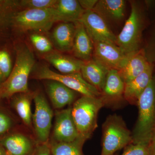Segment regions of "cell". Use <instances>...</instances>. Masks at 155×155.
I'll list each match as a JSON object with an SVG mask.
<instances>
[{
	"mask_svg": "<svg viewBox=\"0 0 155 155\" xmlns=\"http://www.w3.org/2000/svg\"><path fill=\"white\" fill-rule=\"evenodd\" d=\"M35 64L33 53L26 45L17 50L16 61L9 77L0 87V96L9 98L17 94L28 92V79Z\"/></svg>",
	"mask_w": 155,
	"mask_h": 155,
	"instance_id": "6da1fadb",
	"label": "cell"
},
{
	"mask_svg": "<svg viewBox=\"0 0 155 155\" xmlns=\"http://www.w3.org/2000/svg\"><path fill=\"white\" fill-rule=\"evenodd\" d=\"M104 106L101 97L82 96L74 102L72 115L78 137L86 141L97 127V116Z\"/></svg>",
	"mask_w": 155,
	"mask_h": 155,
	"instance_id": "7a4b0ae2",
	"label": "cell"
},
{
	"mask_svg": "<svg viewBox=\"0 0 155 155\" xmlns=\"http://www.w3.org/2000/svg\"><path fill=\"white\" fill-rule=\"evenodd\" d=\"M138 117L132 134L133 143L150 142L155 131V79L140 95L137 101Z\"/></svg>",
	"mask_w": 155,
	"mask_h": 155,
	"instance_id": "3957f363",
	"label": "cell"
},
{
	"mask_svg": "<svg viewBox=\"0 0 155 155\" xmlns=\"http://www.w3.org/2000/svg\"><path fill=\"white\" fill-rule=\"evenodd\" d=\"M101 155H114L133 142L132 134L121 116L116 114L107 117L102 125Z\"/></svg>",
	"mask_w": 155,
	"mask_h": 155,
	"instance_id": "277c9868",
	"label": "cell"
},
{
	"mask_svg": "<svg viewBox=\"0 0 155 155\" xmlns=\"http://www.w3.org/2000/svg\"><path fill=\"white\" fill-rule=\"evenodd\" d=\"M57 22L56 9H24L14 14L11 25L19 32L47 31Z\"/></svg>",
	"mask_w": 155,
	"mask_h": 155,
	"instance_id": "5b68a950",
	"label": "cell"
},
{
	"mask_svg": "<svg viewBox=\"0 0 155 155\" xmlns=\"http://www.w3.org/2000/svg\"><path fill=\"white\" fill-rule=\"evenodd\" d=\"M130 13L122 30L116 36V45L125 54L140 51L143 21L141 14L135 2H130Z\"/></svg>",
	"mask_w": 155,
	"mask_h": 155,
	"instance_id": "8992f818",
	"label": "cell"
},
{
	"mask_svg": "<svg viewBox=\"0 0 155 155\" xmlns=\"http://www.w3.org/2000/svg\"><path fill=\"white\" fill-rule=\"evenodd\" d=\"M33 78L38 80L55 81L64 84L82 96L101 97V93L84 79L80 72L72 74H59L45 65L39 66L34 73Z\"/></svg>",
	"mask_w": 155,
	"mask_h": 155,
	"instance_id": "52a82bcc",
	"label": "cell"
},
{
	"mask_svg": "<svg viewBox=\"0 0 155 155\" xmlns=\"http://www.w3.org/2000/svg\"><path fill=\"white\" fill-rule=\"evenodd\" d=\"M92 42L93 60L108 70L114 69L119 71L125 66L132 54H125L116 44L112 43L101 41Z\"/></svg>",
	"mask_w": 155,
	"mask_h": 155,
	"instance_id": "ba28073f",
	"label": "cell"
},
{
	"mask_svg": "<svg viewBox=\"0 0 155 155\" xmlns=\"http://www.w3.org/2000/svg\"><path fill=\"white\" fill-rule=\"evenodd\" d=\"M33 98L35 111L32 119L35 134L41 143H47L51 127L53 111L42 94H35Z\"/></svg>",
	"mask_w": 155,
	"mask_h": 155,
	"instance_id": "9c48e42d",
	"label": "cell"
},
{
	"mask_svg": "<svg viewBox=\"0 0 155 155\" xmlns=\"http://www.w3.org/2000/svg\"><path fill=\"white\" fill-rule=\"evenodd\" d=\"M79 22L84 26L92 41L109 42L116 45V36L108 23L92 10L84 11Z\"/></svg>",
	"mask_w": 155,
	"mask_h": 155,
	"instance_id": "30bf717a",
	"label": "cell"
},
{
	"mask_svg": "<svg viewBox=\"0 0 155 155\" xmlns=\"http://www.w3.org/2000/svg\"><path fill=\"white\" fill-rule=\"evenodd\" d=\"M53 137L54 140L60 142H72L78 138V132L72 118V108L56 112Z\"/></svg>",
	"mask_w": 155,
	"mask_h": 155,
	"instance_id": "8fae6325",
	"label": "cell"
},
{
	"mask_svg": "<svg viewBox=\"0 0 155 155\" xmlns=\"http://www.w3.org/2000/svg\"><path fill=\"white\" fill-rule=\"evenodd\" d=\"M125 83L118 70L110 69L108 71L104 85L101 92V98L104 106L116 104L124 98Z\"/></svg>",
	"mask_w": 155,
	"mask_h": 155,
	"instance_id": "7c38bea8",
	"label": "cell"
},
{
	"mask_svg": "<svg viewBox=\"0 0 155 155\" xmlns=\"http://www.w3.org/2000/svg\"><path fill=\"white\" fill-rule=\"evenodd\" d=\"M75 30L72 51L75 58L86 62L92 59L93 44L81 22L74 23Z\"/></svg>",
	"mask_w": 155,
	"mask_h": 155,
	"instance_id": "4fadbf2b",
	"label": "cell"
},
{
	"mask_svg": "<svg viewBox=\"0 0 155 155\" xmlns=\"http://www.w3.org/2000/svg\"><path fill=\"white\" fill-rule=\"evenodd\" d=\"M126 1L124 0H99L92 11L107 23L121 21L125 17Z\"/></svg>",
	"mask_w": 155,
	"mask_h": 155,
	"instance_id": "5bb4252c",
	"label": "cell"
},
{
	"mask_svg": "<svg viewBox=\"0 0 155 155\" xmlns=\"http://www.w3.org/2000/svg\"><path fill=\"white\" fill-rule=\"evenodd\" d=\"M151 65L141 74L125 83L124 98L130 104L137 105L139 98L149 85L153 78Z\"/></svg>",
	"mask_w": 155,
	"mask_h": 155,
	"instance_id": "9a60e30c",
	"label": "cell"
},
{
	"mask_svg": "<svg viewBox=\"0 0 155 155\" xmlns=\"http://www.w3.org/2000/svg\"><path fill=\"white\" fill-rule=\"evenodd\" d=\"M44 58L62 74H69L80 72L84 61L52 51L45 54Z\"/></svg>",
	"mask_w": 155,
	"mask_h": 155,
	"instance_id": "2e32d148",
	"label": "cell"
},
{
	"mask_svg": "<svg viewBox=\"0 0 155 155\" xmlns=\"http://www.w3.org/2000/svg\"><path fill=\"white\" fill-rule=\"evenodd\" d=\"M75 24L72 22L60 23L52 34L53 44L61 52L72 51L75 36Z\"/></svg>",
	"mask_w": 155,
	"mask_h": 155,
	"instance_id": "e0dca14e",
	"label": "cell"
},
{
	"mask_svg": "<svg viewBox=\"0 0 155 155\" xmlns=\"http://www.w3.org/2000/svg\"><path fill=\"white\" fill-rule=\"evenodd\" d=\"M49 81L47 90L54 108L61 109L74 102L76 97L75 91L58 81Z\"/></svg>",
	"mask_w": 155,
	"mask_h": 155,
	"instance_id": "ac0fdd59",
	"label": "cell"
},
{
	"mask_svg": "<svg viewBox=\"0 0 155 155\" xmlns=\"http://www.w3.org/2000/svg\"><path fill=\"white\" fill-rule=\"evenodd\" d=\"M151 65L143 51L140 50L132 54L125 66L118 71L125 83L140 75Z\"/></svg>",
	"mask_w": 155,
	"mask_h": 155,
	"instance_id": "d6986e66",
	"label": "cell"
},
{
	"mask_svg": "<svg viewBox=\"0 0 155 155\" xmlns=\"http://www.w3.org/2000/svg\"><path fill=\"white\" fill-rule=\"evenodd\" d=\"M109 70L92 59L90 61L84 62L80 72L87 82L101 93L104 85Z\"/></svg>",
	"mask_w": 155,
	"mask_h": 155,
	"instance_id": "ffe728a7",
	"label": "cell"
},
{
	"mask_svg": "<svg viewBox=\"0 0 155 155\" xmlns=\"http://www.w3.org/2000/svg\"><path fill=\"white\" fill-rule=\"evenodd\" d=\"M1 143L9 155H32L36 149L30 139L20 134L8 136Z\"/></svg>",
	"mask_w": 155,
	"mask_h": 155,
	"instance_id": "44dd1931",
	"label": "cell"
},
{
	"mask_svg": "<svg viewBox=\"0 0 155 155\" xmlns=\"http://www.w3.org/2000/svg\"><path fill=\"white\" fill-rule=\"evenodd\" d=\"M58 22H78L84 13V10L77 0H59L56 8Z\"/></svg>",
	"mask_w": 155,
	"mask_h": 155,
	"instance_id": "7402d4cb",
	"label": "cell"
},
{
	"mask_svg": "<svg viewBox=\"0 0 155 155\" xmlns=\"http://www.w3.org/2000/svg\"><path fill=\"white\" fill-rule=\"evenodd\" d=\"M34 94L29 92L20 93L14 98L13 104L22 122L26 126H31V100Z\"/></svg>",
	"mask_w": 155,
	"mask_h": 155,
	"instance_id": "603a6c76",
	"label": "cell"
},
{
	"mask_svg": "<svg viewBox=\"0 0 155 155\" xmlns=\"http://www.w3.org/2000/svg\"><path fill=\"white\" fill-rule=\"evenodd\" d=\"M85 141L78 138L72 142H60L54 140L50 145L52 155H84L82 148Z\"/></svg>",
	"mask_w": 155,
	"mask_h": 155,
	"instance_id": "cb8c5ba5",
	"label": "cell"
},
{
	"mask_svg": "<svg viewBox=\"0 0 155 155\" xmlns=\"http://www.w3.org/2000/svg\"><path fill=\"white\" fill-rule=\"evenodd\" d=\"M19 7V1L0 0V29L11 25V19Z\"/></svg>",
	"mask_w": 155,
	"mask_h": 155,
	"instance_id": "d4e9b609",
	"label": "cell"
},
{
	"mask_svg": "<svg viewBox=\"0 0 155 155\" xmlns=\"http://www.w3.org/2000/svg\"><path fill=\"white\" fill-rule=\"evenodd\" d=\"M59 0H22L19 2V6L24 9H56Z\"/></svg>",
	"mask_w": 155,
	"mask_h": 155,
	"instance_id": "484cf974",
	"label": "cell"
},
{
	"mask_svg": "<svg viewBox=\"0 0 155 155\" xmlns=\"http://www.w3.org/2000/svg\"><path fill=\"white\" fill-rule=\"evenodd\" d=\"M30 39L34 47L40 52L46 54L53 51L52 44L45 36L38 34H32Z\"/></svg>",
	"mask_w": 155,
	"mask_h": 155,
	"instance_id": "4316f807",
	"label": "cell"
},
{
	"mask_svg": "<svg viewBox=\"0 0 155 155\" xmlns=\"http://www.w3.org/2000/svg\"><path fill=\"white\" fill-rule=\"evenodd\" d=\"M150 142L132 143L125 148L121 155H151L149 148Z\"/></svg>",
	"mask_w": 155,
	"mask_h": 155,
	"instance_id": "83f0119b",
	"label": "cell"
},
{
	"mask_svg": "<svg viewBox=\"0 0 155 155\" xmlns=\"http://www.w3.org/2000/svg\"><path fill=\"white\" fill-rule=\"evenodd\" d=\"M0 70L5 78L9 77L12 71L11 58L5 51H0Z\"/></svg>",
	"mask_w": 155,
	"mask_h": 155,
	"instance_id": "f1b7e54d",
	"label": "cell"
},
{
	"mask_svg": "<svg viewBox=\"0 0 155 155\" xmlns=\"http://www.w3.org/2000/svg\"><path fill=\"white\" fill-rule=\"evenodd\" d=\"M11 125L12 122L8 116L0 112V134L7 132L11 128Z\"/></svg>",
	"mask_w": 155,
	"mask_h": 155,
	"instance_id": "f546056e",
	"label": "cell"
},
{
	"mask_svg": "<svg viewBox=\"0 0 155 155\" xmlns=\"http://www.w3.org/2000/svg\"><path fill=\"white\" fill-rule=\"evenodd\" d=\"M32 155H52L50 146L48 143H41L36 147Z\"/></svg>",
	"mask_w": 155,
	"mask_h": 155,
	"instance_id": "4dcf8cb0",
	"label": "cell"
},
{
	"mask_svg": "<svg viewBox=\"0 0 155 155\" xmlns=\"http://www.w3.org/2000/svg\"><path fill=\"white\" fill-rule=\"evenodd\" d=\"M78 1L81 8L84 11H88L93 9L98 0H79Z\"/></svg>",
	"mask_w": 155,
	"mask_h": 155,
	"instance_id": "1f68e13d",
	"label": "cell"
},
{
	"mask_svg": "<svg viewBox=\"0 0 155 155\" xmlns=\"http://www.w3.org/2000/svg\"><path fill=\"white\" fill-rule=\"evenodd\" d=\"M149 148L151 155H155V131L150 140Z\"/></svg>",
	"mask_w": 155,
	"mask_h": 155,
	"instance_id": "d6a6232c",
	"label": "cell"
},
{
	"mask_svg": "<svg viewBox=\"0 0 155 155\" xmlns=\"http://www.w3.org/2000/svg\"><path fill=\"white\" fill-rule=\"evenodd\" d=\"M0 155H7L5 150L1 146H0Z\"/></svg>",
	"mask_w": 155,
	"mask_h": 155,
	"instance_id": "836d02e7",
	"label": "cell"
},
{
	"mask_svg": "<svg viewBox=\"0 0 155 155\" xmlns=\"http://www.w3.org/2000/svg\"><path fill=\"white\" fill-rule=\"evenodd\" d=\"M3 78H4V77H3L2 74V72H1V70H0V82L2 81Z\"/></svg>",
	"mask_w": 155,
	"mask_h": 155,
	"instance_id": "e575fe53",
	"label": "cell"
}]
</instances>
